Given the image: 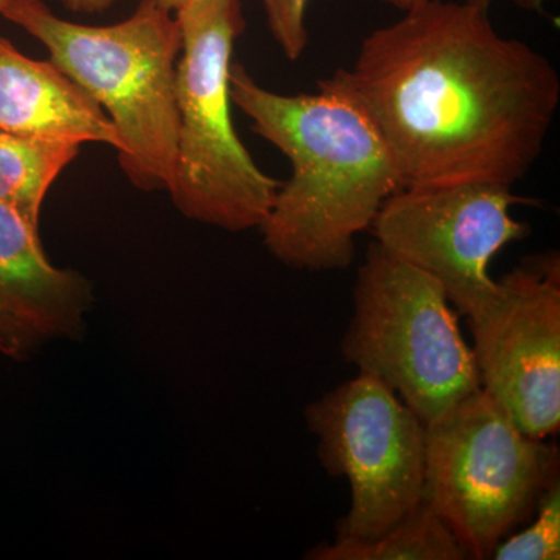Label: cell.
I'll return each instance as SVG.
<instances>
[{
	"mask_svg": "<svg viewBox=\"0 0 560 560\" xmlns=\"http://www.w3.org/2000/svg\"><path fill=\"white\" fill-rule=\"evenodd\" d=\"M425 427L423 501L467 558L492 559L559 477V448L523 433L481 388Z\"/></svg>",
	"mask_w": 560,
	"mask_h": 560,
	"instance_id": "8992f818",
	"label": "cell"
},
{
	"mask_svg": "<svg viewBox=\"0 0 560 560\" xmlns=\"http://www.w3.org/2000/svg\"><path fill=\"white\" fill-rule=\"evenodd\" d=\"M378 2L386 3V5L394 7L400 11H408L425 2V0H378Z\"/></svg>",
	"mask_w": 560,
	"mask_h": 560,
	"instance_id": "ac0fdd59",
	"label": "cell"
},
{
	"mask_svg": "<svg viewBox=\"0 0 560 560\" xmlns=\"http://www.w3.org/2000/svg\"><path fill=\"white\" fill-rule=\"evenodd\" d=\"M81 145L65 140L25 138L0 131V205L20 210L39 224L51 184L80 154Z\"/></svg>",
	"mask_w": 560,
	"mask_h": 560,
	"instance_id": "7c38bea8",
	"label": "cell"
},
{
	"mask_svg": "<svg viewBox=\"0 0 560 560\" xmlns=\"http://www.w3.org/2000/svg\"><path fill=\"white\" fill-rule=\"evenodd\" d=\"M404 13L334 73L381 132L401 187L514 186L556 119L555 65L464 0H425Z\"/></svg>",
	"mask_w": 560,
	"mask_h": 560,
	"instance_id": "6da1fadb",
	"label": "cell"
},
{
	"mask_svg": "<svg viewBox=\"0 0 560 560\" xmlns=\"http://www.w3.org/2000/svg\"><path fill=\"white\" fill-rule=\"evenodd\" d=\"M464 2L478 7V9L489 11L490 3H492L493 0H464ZM512 2H514L518 9L541 13V11L545 10V7H547L548 3L555 2V0H512Z\"/></svg>",
	"mask_w": 560,
	"mask_h": 560,
	"instance_id": "e0dca14e",
	"label": "cell"
},
{
	"mask_svg": "<svg viewBox=\"0 0 560 560\" xmlns=\"http://www.w3.org/2000/svg\"><path fill=\"white\" fill-rule=\"evenodd\" d=\"M0 131L25 138L105 143L119 132L105 110L51 61H36L0 36Z\"/></svg>",
	"mask_w": 560,
	"mask_h": 560,
	"instance_id": "8fae6325",
	"label": "cell"
},
{
	"mask_svg": "<svg viewBox=\"0 0 560 560\" xmlns=\"http://www.w3.org/2000/svg\"><path fill=\"white\" fill-rule=\"evenodd\" d=\"M341 355L388 385L425 425L481 388L444 289L377 242L357 275Z\"/></svg>",
	"mask_w": 560,
	"mask_h": 560,
	"instance_id": "5b68a950",
	"label": "cell"
},
{
	"mask_svg": "<svg viewBox=\"0 0 560 560\" xmlns=\"http://www.w3.org/2000/svg\"><path fill=\"white\" fill-rule=\"evenodd\" d=\"M94 300L86 276L47 259L39 224L0 205V352L22 360L49 342L80 340Z\"/></svg>",
	"mask_w": 560,
	"mask_h": 560,
	"instance_id": "30bf717a",
	"label": "cell"
},
{
	"mask_svg": "<svg viewBox=\"0 0 560 560\" xmlns=\"http://www.w3.org/2000/svg\"><path fill=\"white\" fill-rule=\"evenodd\" d=\"M497 311L469 323L480 386L537 440L560 429V259L529 257L500 279Z\"/></svg>",
	"mask_w": 560,
	"mask_h": 560,
	"instance_id": "9c48e42d",
	"label": "cell"
},
{
	"mask_svg": "<svg viewBox=\"0 0 560 560\" xmlns=\"http://www.w3.org/2000/svg\"><path fill=\"white\" fill-rule=\"evenodd\" d=\"M534 521L521 533L510 534L493 551L495 560L560 559V480L548 486L540 497Z\"/></svg>",
	"mask_w": 560,
	"mask_h": 560,
	"instance_id": "5bb4252c",
	"label": "cell"
},
{
	"mask_svg": "<svg viewBox=\"0 0 560 560\" xmlns=\"http://www.w3.org/2000/svg\"><path fill=\"white\" fill-rule=\"evenodd\" d=\"M315 94L265 90L232 62L231 98L250 119V130L289 158L282 183L260 226L276 259L296 270H345L355 238L370 230L399 173L370 116L331 75Z\"/></svg>",
	"mask_w": 560,
	"mask_h": 560,
	"instance_id": "7a4b0ae2",
	"label": "cell"
},
{
	"mask_svg": "<svg viewBox=\"0 0 560 560\" xmlns=\"http://www.w3.org/2000/svg\"><path fill=\"white\" fill-rule=\"evenodd\" d=\"M272 38L291 61L300 60L308 46V0H260Z\"/></svg>",
	"mask_w": 560,
	"mask_h": 560,
	"instance_id": "9a60e30c",
	"label": "cell"
},
{
	"mask_svg": "<svg viewBox=\"0 0 560 560\" xmlns=\"http://www.w3.org/2000/svg\"><path fill=\"white\" fill-rule=\"evenodd\" d=\"M187 2H190V0H156V3H160L162 9L172 11V13H176V11L183 9Z\"/></svg>",
	"mask_w": 560,
	"mask_h": 560,
	"instance_id": "d6986e66",
	"label": "cell"
},
{
	"mask_svg": "<svg viewBox=\"0 0 560 560\" xmlns=\"http://www.w3.org/2000/svg\"><path fill=\"white\" fill-rule=\"evenodd\" d=\"M304 418L324 470L349 482L335 540L377 539L422 503L427 427L388 385L359 372L312 401Z\"/></svg>",
	"mask_w": 560,
	"mask_h": 560,
	"instance_id": "52a82bcc",
	"label": "cell"
},
{
	"mask_svg": "<svg viewBox=\"0 0 560 560\" xmlns=\"http://www.w3.org/2000/svg\"><path fill=\"white\" fill-rule=\"evenodd\" d=\"M7 2H9V0H0V13H2L3 7L7 5Z\"/></svg>",
	"mask_w": 560,
	"mask_h": 560,
	"instance_id": "ffe728a7",
	"label": "cell"
},
{
	"mask_svg": "<svg viewBox=\"0 0 560 560\" xmlns=\"http://www.w3.org/2000/svg\"><path fill=\"white\" fill-rule=\"evenodd\" d=\"M5 18L97 103L119 132L117 154L139 190L171 189L178 142L176 68L183 47L175 13L140 0L128 20L84 25L61 20L44 0H9Z\"/></svg>",
	"mask_w": 560,
	"mask_h": 560,
	"instance_id": "3957f363",
	"label": "cell"
},
{
	"mask_svg": "<svg viewBox=\"0 0 560 560\" xmlns=\"http://www.w3.org/2000/svg\"><path fill=\"white\" fill-rule=\"evenodd\" d=\"M308 560H466L455 534L425 501L377 539L334 540L304 556Z\"/></svg>",
	"mask_w": 560,
	"mask_h": 560,
	"instance_id": "4fadbf2b",
	"label": "cell"
},
{
	"mask_svg": "<svg viewBox=\"0 0 560 560\" xmlns=\"http://www.w3.org/2000/svg\"><path fill=\"white\" fill-rule=\"evenodd\" d=\"M61 2L72 13L97 14L110 9L117 0H61Z\"/></svg>",
	"mask_w": 560,
	"mask_h": 560,
	"instance_id": "2e32d148",
	"label": "cell"
},
{
	"mask_svg": "<svg viewBox=\"0 0 560 560\" xmlns=\"http://www.w3.org/2000/svg\"><path fill=\"white\" fill-rule=\"evenodd\" d=\"M175 16L183 47L168 194L186 219L231 232L260 230L282 183L257 167L232 124V51L246 27L241 0H190Z\"/></svg>",
	"mask_w": 560,
	"mask_h": 560,
	"instance_id": "277c9868",
	"label": "cell"
},
{
	"mask_svg": "<svg viewBox=\"0 0 560 560\" xmlns=\"http://www.w3.org/2000/svg\"><path fill=\"white\" fill-rule=\"evenodd\" d=\"M528 202L501 184L405 187L385 201L371 230L378 245L436 280L469 323H480L504 293L489 276L490 261L530 232L511 209Z\"/></svg>",
	"mask_w": 560,
	"mask_h": 560,
	"instance_id": "ba28073f",
	"label": "cell"
}]
</instances>
